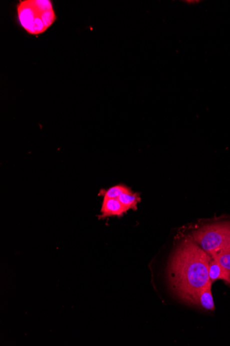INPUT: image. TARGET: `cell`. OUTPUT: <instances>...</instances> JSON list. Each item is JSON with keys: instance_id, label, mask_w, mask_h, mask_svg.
Here are the masks:
<instances>
[{"instance_id": "cell-1", "label": "cell", "mask_w": 230, "mask_h": 346, "mask_svg": "<svg viewBox=\"0 0 230 346\" xmlns=\"http://www.w3.org/2000/svg\"><path fill=\"white\" fill-rule=\"evenodd\" d=\"M212 258L193 238L176 248L167 267L169 285L179 299L189 303L210 282L209 267Z\"/></svg>"}, {"instance_id": "cell-2", "label": "cell", "mask_w": 230, "mask_h": 346, "mask_svg": "<svg viewBox=\"0 0 230 346\" xmlns=\"http://www.w3.org/2000/svg\"><path fill=\"white\" fill-rule=\"evenodd\" d=\"M20 25L28 34H43L56 20L51 0H23L17 6Z\"/></svg>"}, {"instance_id": "cell-3", "label": "cell", "mask_w": 230, "mask_h": 346, "mask_svg": "<svg viewBox=\"0 0 230 346\" xmlns=\"http://www.w3.org/2000/svg\"><path fill=\"white\" fill-rule=\"evenodd\" d=\"M192 238L212 257L230 250V222L207 224L192 233Z\"/></svg>"}, {"instance_id": "cell-4", "label": "cell", "mask_w": 230, "mask_h": 346, "mask_svg": "<svg viewBox=\"0 0 230 346\" xmlns=\"http://www.w3.org/2000/svg\"><path fill=\"white\" fill-rule=\"evenodd\" d=\"M128 211L118 198H104L101 208V215L99 217V218L111 216L120 217Z\"/></svg>"}, {"instance_id": "cell-5", "label": "cell", "mask_w": 230, "mask_h": 346, "mask_svg": "<svg viewBox=\"0 0 230 346\" xmlns=\"http://www.w3.org/2000/svg\"><path fill=\"white\" fill-rule=\"evenodd\" d=\"M211 285L212 283L209 282L207 286L205 287L203 290L199 292L191 301L190 304L196 305L200 306L204 310L213 311L215 310V305L214 299H213L212 293H211Z\"/></svg>"}, {"instance_id": "cell-6", "label": "cell", "mask_w": 230, "mask_h": 346, "mask_svg": "<svg viewBox=\"0 0 230 346\" xmlns=\"http://www.w3.org/2000/svg\"><path fill=\"white\" fill-rule=\"evenodd\" d=\"M209 279L211 283H214L216 280H222L225 282L230 284V274L223 267L220 266V263L215 259H211L209 267Z\"/></svg>"}, {"instance_id": "cell-7", "label": "cell", "mask_w": 230, "mask_h": 346, "mask_svg": "<svg viewBox=\"0 0 230 346\" xmlns=\"http://www.w3.org/2000/svg\"><path fill=\"white\" fill-rule=\"evenodd\" d=\"M118 200L121 202V204H122L128 210H129V209L137 210V205L138 203L141 201V198H140L139 194H137V193H133L131 191L121 194V196L118 198Z\"/></svg>"}, {"instance_id": "cell-8", "label": "cell", "mask_w": 230, "mask_h": 346, "mask_svg": "<svg viewBox=\"0 0 230 346\" xmlns=\"http://www.w3.org/2000/svg\"><path fill=\"white\" fill-rule=\"evenodd\" d=\"M131 191L126 185H117L110 187L107 190L102 191V195L104 198H118L121 194Z\"/></svg>"}, {"instance_id": "cell-9", "label": "cell", "mask_w": 230, "mask_h": 346, "mask_svg": "<svg viewBox=\"0 0 230 346\" xmlns=\"http://www.w3.org/2000/svg\"><path fill=\"white\" fill-rule=\"evenodd\" d=\"M211 257L218 261L230 274V250L220 252Z\"/></svg>"}]
</instances>
